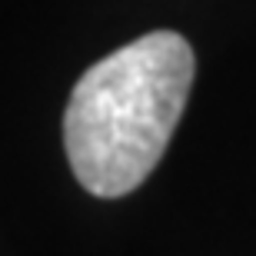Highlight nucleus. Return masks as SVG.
<instances>
[{
    "label": "nucleus",
    "instance_id": "obj_1",
    "mask_svg": "<svg viewBox=\"0 0 256 256\" xmlns=\"http://www.w3.org/2000/svg\"><path fill=\"white\" fill-rule=\"evenodd\" d=\"M193 47L153 30L96 60L66 100L64 146L86 193L126 196L160 163L193 86Z\"/></svg>",
    "mask_w": 256,
    "mask_h": 256
}]
</instances>
